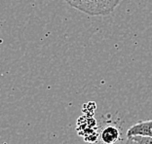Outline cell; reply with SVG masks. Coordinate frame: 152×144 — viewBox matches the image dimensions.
Here are the masks:
<instances>
[{
	"mask_svg": "<svg viewBox=\"0 0 152 144\" xmlns=\"http://www.w3.org/2000/svg\"><path fill=\"white\" fill-rule=\"evenodd\" d=\"M125 140H126V139H121L119 142H117V143H115V144H125Z\"/></svg>",
	"mask_w": 152,
	"mask_h": 144,
	"instance_id": "6",
	"label": "cell"
},
{
	"mask_svg": "<svg viewBox=\"0 0 152 144\" xmlns=\"http://www.w3.org/2000/svg\"><path fill=\"white\" fill-rule=\"evenodd\" d=\"M132 138L134 141H137L139 144H152L151 137H144V136H133Z\"/></svg>",
	"mask_w": 152,
	"mask_h": 144,
	"instance_id": "4",
	"label": "cell"
},
{
	"mask_svg": "<svg viewBox=\"0 0 152 144\" xmlns=\"http://www.w3.org/2000/svg\"><path fill=\"white\" fill-rule=\"evenodd\" d=\"M125 144H139L137 141H134L132 138H127L126 137V140H125Z\"/></svg>",
	"mask_w": 152,
	"mask_h": 144,
	"instance_id": "5",
	"label": "cell"
},
{
	"mask_svg": "<svg viewBox=\"0 0 152 144\" xmlns=\"http://www.w3.org/2000/svg\"><path fill=\"white\" fill-rule=\"evenodd\" d=\"M99 139L102 144H115L123 138L118 127L115 125H106L101 131Z\"/></svg>",
	"mask_w": 152,
	"mask_h": 144,
	"instance_id": "3",
	"label": "cell"
},
{
	"mask_svg": "<svg viewBox=\"0 0 152 144\" xmlns=\"http://www.w3.org/2000/svg\"><path fill=\"white\" fill-rule=\"evenodd\" d=\"M68 5L89 16H107L122 0H64Z\"/></svg>",
	"mask_w": 152,
	"mask_h": 144,
	"instance_id": "1",
	"label": "cell"
},
{
	"mask_svg": "<svg viewBox=\"0 0 152 144\" xmlns=\"http://www.w3.org/2000/svg\"><path fill=\"white\" fill-rule=\"evenodd\" d=\"M133 136H144L152 138V120L141 121L130 127L127 131L126 137L130 138Z\"/></svg>",
	"mask_w": 152,
	"mask_h": 144,
	"instance_id": "2",
	"label": "cell"
}]
</instances>
